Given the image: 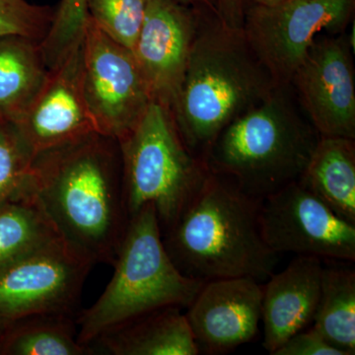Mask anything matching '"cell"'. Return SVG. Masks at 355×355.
Wrapping results in <instances>:
<instances>
[{
  "mask_svg": "<svg viewBox=\"0 0 355 355\" xmlns=\"http://www.w3.org/2000/svg\"><path fill=\"white\" fill-rule=\"evenodd\" d=\"M272 355H347L336 349L314 328L302 330L291 336Z\"/></svg>",
  "mask_w": 355,
  "mask_h": 355,
  "instance_id": "26",
  "label": "cell"
},
{
  "mask_svg": "<svg viewBox=\"0 0 355 355\" xmlns=\"http://www.w3.org/2000/svg\"><path fill=\"white\" fill-rule=\"evenodd\" d=\"M189 6L200 7V8L209 9L212 12L216 11V0H180Z\"/></svg>",
  "mask_w": 355,
  "mask_h": 355,
  "instance_id": "28",
  "label": "cell"
},
{
  "mask_svg": "<svg viewBox=\"0 0 355 355\" xmlns=\"http://www.w3.org/2000/svg\"><path fill=\"white\" fill-rule=\"evenodd\" d=\"M355 0H282L273 6L251 3L243 32L277 85L291 83L319 35L347 31Z\"/></svg>",
  "mask_w": 355,
  "mask_h": 355,
  "instance_id": "7",
  "label": "cell"
},
{
  "mask_svg": "<svg viewBox=\"0 0 355 355\" xmlns=\"http://www.w3.org/2000/svg\"><path fill=\"white\" fill-rule=\"evenodd\" d=\"M203 10L180 0H148L132 53L153 101L168 108L183 83Z\"/></svg>",
  "mask_w": 355,
  "mask_h": 355,
  "instance_id": "13",
  "label": "cell"
},
{
  "mask_svg": "<svg viewBox=\"0 0 355 355\" xmlns=\"http://www.w3.org/2000/svg\"><path fill=\"white\" fill-rule=\"evenodd\" d=\"M93 266L62 240L0 272V336L34 315H78Z\"/></svg>",
  "mask_w": 355,
  "mask_h": 355,
  "instance_id": "9",
  "label": "cell"
},
{
  "mask_svg": "<svg viewBox=\"0 0 355 355\" xmlns=\"http://www.w3.org/2000/svg\"><path fill=\"white\" fill-rule=\"evenodd\" d=\"M282 0H250V4H261V6H273V4L279 3Z\"/></svg>",
  "mask_w": 355,
  "mask_h": 355,
  "instance_id": "29",
  "label": "cell"
},
{
  "mask_svg": "<svg viewBox=\"0 0 355 355\" xmlns=\"http://www.w3.org/2000/svg\"><path fill=\"white\" fill-rule=\"evenodd\" d=\"M62 240L28 182L0 205V272Z\"/></svg>",
  "mask_w": 355,
  "mask_h": 355,
  "instance_id": "19",
  "label": "cell"
},
{
  "mask_svg": "<svg viewBox=\"0 0 355 355\" xmlns=\"http://www.w3.org/2000/svg\"><path fill=\"white\" fill-rule=\"evenodd\" d=\"M277 86L243 29L227 27L205 9L171 108L184 144L205 160L219 133Z\"/></svg>",
  "mask_w": 355,
  "mask_h": 355,
  "instance_id": "3",
  "label": "cell"
},
{
  "mask_svg": "<svg viewBox=\"0 0 355 355\" xmlns=\"http://www.w3.org/2000/svg\"><path fill=\"white\" fill-rule=\"evenodd\" d=\"M321 259L298 256L273 272L263 287V347L272 354L280 345L313 323L321 294Z\"/></svg>",
  "mask_w": 355,
  "mask_h": 355,
  "instance_id": "15",
  "label": "cell"
},
{
  "mask_svg": "<svg viewBox=\"0 0 355 355\" xmlns=\"http://www.w3.org/2000/svg\"><path fill=\"white\" fill-rule=\"evenodd\" d=\"M35 156L10 121H0V205L27 184Z\"/></svg>",
  "mask_w": 355,
  "mask_h": 355,
  "instance_id": "23",
  "label": "cell"
},
{
  "mask_svg": "<svg viewBox=\"0 0 355 355\" xmlns=\"http://www.w3.org/2000/svg\"><path fill=\"white\" fill-rule=\"evenodd\" d=\"M320 137L291 84L277 85L219 133L205 162L263 200L300 179Z\"/></svg>",
  "mask_w": 355,
  "mask_h": 355,
  "instance_id": "4",
  "label": "cell"
},
{
  "mask_svg": "<svg viewBox=\"0 0 355 355\" xmlns=\"http://www.w3.org/2000/svg\"><path fill=\"white\" fill-rule=\"evenodd\" d=\"M354 42L347 31L319 35L291 86L320 137L355 139Z\"/></svg>",
  "mask_w": 355,
  "mask_h": 355,
  "instance_id": "11",
  "label": "cell"
},
{
  "mask_svg": "<svg viewBox=\"0 0 355 355\" xmlns=\"http://www.w3.org/2000/svg\"><path fill=\"white\" fill-rule=\"evenodd\" d=\"M55 11L27 0H0V38L22 36L42 42L50 31Z\"/></svg>",
  "mask_w": 355,
  "mask_h": 355,
  "instance_id": "25",
  "label": "cell"
},
{
  "mask_svg": "<svg viewBox=\"0 0 355 355\" xmlns=\"http://www.w3.org/2000/svg\"><path fill=\"white\" fill-rule=\"evenodd\" d=\"M313 328L347 355L355 354V270L324 266L321 294Z\"/></svg>",
  "mask_w": 355,
  "mask_h": 355,
  "instance_id": "21",
  "label": "cell"
},
{
  "mask_svg": "<svg viewBox=\"0 0 355 355\" xmlns=\"http://www.w3.org/2000/svg\"><path fill=\"white\" fill-rule=\"evenodd\" d=\"M250 0H216V11L223 24L242 29Z\"/></svg>",
  "mask_w": 355,
  "mask_h": 355,
  "instance_id": "27",
  "label": "cell"
},
{
  "mask_svg": "<svg viewBox=\"0 0 355 355\" xmlns=\"http://www.w3.org/2000/svg\"><path fill=\"white\" fill-rule=\"evenodd\" d=\"M87 18L86 0H60L50 31L41 42L49 69L83 42Z\"/></svg>",
  "mask_w": 355,
  "mask_h": 355,
  "instance_id": "24",
  "label": "cell"
},
{
  "mask_svg": "<svg viewBox=\"0 0 355 355\" xmlns=\"http://www.w3.org/2000/svg\"><path fill=\"white\" fill-rule=\"evenodd\" d=\"M83 84L97 132L118 141L137 125L153 101L132 51L89 17L83 39Z\"/></svg>",
  "mask_w": 355,
  "mask_h": 355,
  "instance_id": "8",
  "label": "cell"
},
{
  "mask_svg": "<svg viewBox=\"0 0 355 355\" xmlns=\"http://www.w3.org/2000/svg\"><path fill=\"white\" fill-rule=\"evenodd\" d=\"M28 184L71 249L113 265L130 221L118 140L92 133L39 154Z\"/></svg>",
  "mask_w": 355,
  "mask_h": 355,
  "instance_id": "1",
  "label": "cell"
},
{
  "mask_svg": "<svg viewBox=\"0 0 355 355\" xmlns=\"http://www.w3.org/2000/svg\"><path fill=\"white\" fill-rule=\"evenodd\" d=\"M261 205L232 180L209 172L197 195L162 231L180 272L203 282L240 277L266 282L279 254L261 235Z\"/></svg>",
  "mask_w": 355,
  "mask_h": 355,
  "instance_id": "2",
  "label": "cell"
},
{
  "mask_svg": "<svg viewBox=\"0 0 355 355\" xmlns=\"http://www.w3.org/2000/svg\"><path fill=\"white\" fill-rule=\"evenodd\" d=\"M298 182L338 216L355 224V139L320 137Z\"/></svg>",
  "mask_w": 355,
  "mask_h": 355,
  "instance_id": "17",
  "label": "cell"
},
{
  "mask_svg": "<svg viewBox=\"0 0 355 355\" xmlns=\"http://www.w3.org/2000/svg\"><path fill=\"white\" fill-rule=\"evenodd\" d=\"M260 226L275 253L355 261V224L338 216L298 181L261 200Z\"/></svg>",
  "mask_w": 355,
  "mask_h": 355,
  "instance_id": "10",
  "label": "cell"
},
{
  "mask_svg": "<svg viewBox=\"0 0 355 355\" xmlns=\"http://www.w3.org/2000/svg\"><path fill=\"white\" fill-rule=\"evenodd\" d=\"M148 0H86L88 17L102 31L133 50Z\"/></svg>",
  "mask_w": 355,
  "mask_h": 355,
  "instance_id": "22",
  "label": "cell"
},
{
  "mask_svg": "<svg viewBox=\"0 0 355 355\" xmlns=\"http://www.w3.org/2000/svg\"><path fill=\"white\" fill-rule=\"evenodd\" d=\"M119 144L128 217L151 203L162 232L197 195L209 168L184 144L171 109L156 101Z\"/></svg>",
  "mask_w": 355,
  "mask_h": 355,
  "instance_id": "6",
  "label": "cell"
},
{
  "mask_svg": "<svg viewBox=\"0 0 355 355\" xmlns=\"http://www.w3.org/2000/svg\"><path fill=\"white\" fill-rule=\"evenodd\" d=\"M184 309L153 311L114 327L90 345L95 354L111 355H198L195 336Z\"/></svg>",
  "mask_w": 355,
  "mask_h": 355,
  "instance_id": "16",
  "label": "cell"
},
{
  "mask_svg": "<svg viewBox=\"0 0 355 355\" xmlns=\"http://www.w3.org/2000/svg\"><path fill=\"white\" fill-rule=\"evenodd\" d=\"M41 41L0 38V121L14 123L29 106L48 74Z\"/></svg>",
  "mask_w": 355,
  "mask_h": 355,
  "instance_id": "18",
  "label": "cell"
},
{
  "mask_svg": "<svg viewBox=\"0 0 355 355\" xmlns=\"http://www.w3.org/2000/svg\"><path fill=\"white\" fill-rule=\"evenodd\" d=\"M12 123L35 157L98 133L84 98L83 42L49 69L36 96Z\"/></svg>",
  "mask_w": 355,
  "mask_h": 355,
  "instance_id": "12",
  "label": "cell"
},
{
  "mask_svg": "<svg viewBox=\"0 0 355 355\" xmlns=\"http://www.w3.org/2000/svg\"><path fill=\"white\" fill-rule=\"evenodd\" d=\"M263 287L248 277L203 284L186 313L200 354H228L256 338L261 321Z\"/></svg>",
  "mask_w": 355,
  "mask_h": 355,
  "instance_id": "14",
  "label": "cell"
},
{
  "mask_svg": "<svg viewBox=\"0 0 355 355\" xmlns=\"http://www.w3.org/2000/svg\"><path fill=\"white\" fill-rule=\"evenodd\" d=\"M77 316L39 314L25 318L0 336V355H91L78 340Z\"/></svg>",
  "mask_w": 355,
  "mask_h": 355,
  "instance_id": "20",
  "label": "cell"
},
{
  "mask_svg": "<svg viewBox=\"0 0 355 355\" xmlns=\"http://www.w3.org/2000/svg\"><path fill=\"white\" fill-rule=\"evenodd\" d=\"M112 266L108 286L77 316L78 340L86 347L105 331L141 315L167 307L186 309L205 284L180 272L170 258L151 203L130 217Z\"/></svg>",
  "mask_w": 355,
  "mask_h": 355,
  "instance_id": "5",
  "label": "cell"
}]
</instances>
